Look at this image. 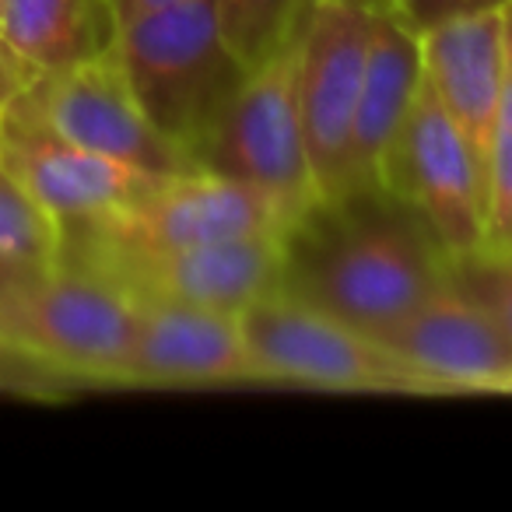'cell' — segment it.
<instances>
[{
  "mask_svg": "<svg viewBox=\"0 0 512 512\" xmlns=\"http://www.w3.org/2000/svg\"><path fill=\"white\" fill-rule=\"evenodd\" d=\"M295 235L281 211L264 197L211 169H190L158 179L123 211L60 228V249L99 253H165L246 235Z\"/></svg>",
  "mask_w": 512,
  "mask_h": 512,
  "instance_id": "277c9868",
  "label": "cell"
},
{
  "mask_svg": "<svg viewBox=\"0 0 512 512\" xmlns=\"http://www.w3.org/2000/svg\"><path fill=\"white\" fill-rule=\"evenodd\" d=\"M113 50L144 116L197 162L246 71L225 46L214 0H179L120 25Z\"/></svg>",
  "mask_w": 512,
  "mask_h": 512,
  "instance_id": "6da1fadb",
  "label": "cell"
},
{
  "mask_svg": "<svg viewBox=\"0 0 512 512\" xmlns=\"http://www.w3.org/2000/svg\"><path fill=\"white\" fill-rule=\"evenodd\" d=\"M306 8L309 0H214V18L225 46L249 74L299 36Z\"/></svg>",
  "mask_w": 512,
  "mask_h": 512,
  "instance_id": "e0dca14e",
  "label": "cell"
},
{
  "mask_svg": "<svg viewBox=\"0 0 512 512\" xmlns=\"http://www.w3.org/2000/svg\"><path fill=\"white\" fill-rule=\"evenodd\" d=\"M425 393H505L512 344L463 281L449 274L376 337Z\"/></svg>",
  "mask_w": 512,
  "mask_h": 512,
  "instance_id": "7c38bea8",
  "label": "cell"
},
{
  "mask_svg": "<svg viewBox=\"0 0 512 512\" xmlns=\"http://www.w3.org/2000/svg\"><path fill=\"white\" fill-rule=\"evenodd\" d=\"M481 4H498V0H400V22H407L414 32H425L460 11L481 8Z\"/></svg>",
  "mask_w": 512,
  "mask_h": 512,
  "instance_id": "44dd1931",
  "label": "cell"
},
{
  "mask_svg": "<svg viewBox=\"0 0 512 512\" xmlns=\"http://www.w3.org/2000/svg\"><path fill=\"white\" fill-rule=\"evenodd\" d=\"M0 162L60 228L123 211L165 179L67 141L29 92L0 109Z\"/></svg>",
  "mask_w": 512,
  "mask_h": 512,
  "instance_id": "8fae6325",
  "label": "cell"
},
{
  "mask_svg": "<svg viewBox=\"0 0 512 512\" xmlns=\"http://www.w3.org/2000/svg\"><path fill=\"white\" fill-rule=\"evenodd\" d=\"M386 193L418 211L449 264L484 246V176L456 123L421 78L386 162Z\"/></svg>",
  "mask_w": 512,
  "mask_h": 512,
  "instance_id": "ba28073f",
  "label": "cell"
},
{
  "mask_svg": "<svg viewBox=\"0 0 512 512\" xmlns=\"http://www.w3.org/2000/svg\"><path fill=\"white\" fill-rule=\"evenodd\" d=\"M60 264L99 274L130 299L242 316L253 302L285 288L292 267V235L264 232L165 253L60 249Z\"/></svg>",
  "mask_w": 512,
  "mask_h": 512,
  "instance_id": "5b68a950",
  "label": "cell"
},
{
  "mask_svg": "<svg viewBox=\"0 0 512 512\" xmlns=\"http://www.w3.org/2000/svg\"><path fill=\"white\" fill-rule=\"evenodd\" d=\"M8 362H29V358H22V355H15V351H8V348H0V372H11L8 369ZM32 365V362H29ZM39 369V365H36Z\"/></svg>",
  "mask_w": 512,
  "mask_h": 512,
  "instance_id": "d4e9b609",
  "label": "cell"
},
{
  "mask_svg": "<svg viewBox=\"0 0 512 512\" xmlns=\"http://www.w3.org/2000/svg\"><path fill=\"white\" fill-rule=\"evenodd\" d=\"M113 4V15H116V29L141 15H151V11H162L169 4H179V0H109Z\"/></svg>",
  "mask_w": 512,
  "mask_h": 512,
  "instance_id": "603a6c76",
  "label": "cell"
},
{
  "mask_svg": "<svg viewBox=\"0 0 512 512\" xmlns=\"http://www.w3.org/2000/svg\"><path fill=\"white\" fill-rule=\"evenodd\" d=\"M453 267L467 271V278H460V281L481 299V306L488 309L491 320L502 327V334L509 337V344H512V249L474 253Z\"/></svg>",
  "mask_w": 512,
  "mask_h": 512,
  "instance_id": "ffe728a7",
  "label": "cell"
},
{
  "mask_svg": "<svg viewBox=\"0 0 512 512\" xmlns=\"http://www.w3.org/2000/svg\"><path fill=\"white\" fill-rule=\"evenodd\" d=\"M50 271H53V267H50ZM39 274H46V271L29 267V264H18V260H11V256L0 253V295L11 292V288H22L25 281L39 278Z\"/></svg>",
  "mask_w": 512,
  "mask_h": 512,
  "instance_id": "cb8c5ba5",
  "label": "cell"
},
{
  "mask_svg": "<svg viewBox=\"0 0 512 512\" xmlns=\"http://www.w3.org/2000/svg\"><path fill=\"white\" fill-rule=\"evenodd\" d=\"M372 8L376 11H390V15H397L400 18V0H369Z\"/></svg>",
  "mask_w": 512,
  "mask_h": 512,
  "instance_id": "484cf974",
  "label": "cell"
},
{
  "mask_svg": "<svg viewBox=\"0 0 512 512\" xmlns=\"http://www.w3.org/2000/svg\"><path fill=\"white\" fill-rule=\"evenodd\" d=\"M134 323L130 295L71 264L0 295V348L85 383H120Z\"/></svg>",
  "mask_w": 512,
  "mask_h": 512,
  "instance_id": "3957f363",
  "label": "cell"
},
{
  "mask_svg": "<svg viewBox=\"0 0 512 512\" xmlns=\"http://www.w3.org/2000/svg\"><path fill=\"white\" fill-rule=\"evenodd\" d=\"M197 165L264 193L295 232L323 211L299 109V36L242 78Z\"/></svg>",
  "mask_w": 512,
  "mask_h": 512,
  "instance_id": "7a4b0ae2",
  "label": "cell"
},
{
  "mask_svg": "<svg viewBox=\"0 0 512 512\" xmlns=\"http://www.w3.org/2000/svg\"><path fill=\"white\" fill-rule=\"evenodd\" d=\"M512 249V0H505V64L495 123L484 158V246L481 253Z\"/></svg>",
  "mask_w": 512,
  "mask_h": 512,
  "instance_id": "ac0fdd59",
  "label": "cell"
},
{
  "mask_svg": "<svg viewBox=\"0 0 512 512\" xmlns=\"http://www.w3.org/2000/svg\"><path fill=\"white\" fill-rule=\"evenodd\" d=\"M0 253L50 271L60 264V225L0 162Z\"/></svg>",
  "mask_w": 512,
  "mask_h": 512,
  "instance_id": "d6986e66",
  "label": "cell"
},
{
  "mask_svg": "<svg viewBox=\"0 0 512 512\" xmlns=\"http://www.w3.org/2000/svg\"><path fill=\"white\" fill-rule=\"evenodd\" d=\"M421 78L456 123L484 176L505 64V0L460 11L418 32Z\"/></svg>",
  "mask_w": 512,
  "mask_h": 512,
  "instance_id": "5bb4252c",
  "label": "cell"
},
{
  "mask_svg": "<svg viewBox=\"0 0 512 512\" xmlns=\"http://www.w3.org/2000/svg\"><path fill=\"white\" fill-rule=\"evenodd\" d=\"M505 393H512V383H509V386H505Z\"/></svg>",
  "mask_w": 512,
  "mask_h": 512,
  "instance_id": "83f0119b",
  "label": "cell"
},
{
  "mask_svg": "<svg viewBox=\"0 0 512 512\" xmlns=\"http://www.w3.org/2000/svg\"><path fill=\"white\" fill-rule=\"evenodd\" d=\"M39 74L43 71H39L36 64H29L8 39L0 36V109H8L18 95L29 92L32 81H36Z\"/></svg>",
  "mask_w": 512,
  "mask_h": 512,
  "instance_id": "7402d4cb",
  "label": "cell"
},
{
  "mask_svg": "<svg viewBox=\"0 0 512 512\" xmlns=\"http://www.w3.org/2000/svg\"><path fill=\"white\" fill-rule=\"evenodd\" d=\"M29 95L67 141L95 155H106L148 176H179L200 169L144 116L113 46L81 64L43 71L32 81Z\"/></svg>",
  "mask_w": 512,
  "mask_h": 512,
  "instance_id": "30bf717a",
  "label": "cell"
},
{
  "mask_svg": "<svg viewBox=\"0 0 512 512\" xmlns=\"http://www.w3.org/2000/svg\"><path fill=\"white\" fill-rule=\"evenodd\" d=\"M372 11L369 0H309L299 25V109L323 207L344 204V155Z\"/></svg>",
  "mask_w": 512,
  "mask_h": 512,
  "instance_id": "9c48e42d",
  "label": "cell"
},
{
  "mask_svg": "<svg viewBox=\"0 0 512 512\" xmlns=\"http://www.w3.org/2000/svg\"><path fill=\"white\" fill-rule=\"evenodd\" d=\"M134 302V341L120 386H225L256 383L239 316L172 302Z\"/></svg>",
  "mask_w": 512,
  "mask_h": 512,
  "instance_id": "4fadbf2b",
  "label": "cell"
},
{
  "mask_svg": "<svg viewBox=\"0 0 512 512\" xmlns=\"http://www.w3.org/2000/svg\"><path fill=\"white\" fill-rule=\"evenodd\" d=\"M8 386H18V383H11L8 372H0V390H8Z\"/></svg>",
  "mask_w": 512,
  "mask_h": 512,
  "instance_id": "4316f807",
  "label": "cell"
},
{
  "mask_svg": "<svg viewBox=\"0 0 512 512\" xmlns=\"http://www.w3.org/2000/svg\"><path fill=\"white\" fill-rule=\"evenodd\" d=\"M0 36L39 71H60L109 50L116 15L109 0H0Z\"/></svg>",
  "mask_w": 512,
  "mask_h": 512,
  "instance_id": "2e32d148",
  "label": "cell"
},
{
  "mask_svg": "<svg viewBox=\"0 0 512 512\" xmlns=\"http://www.w3.org/2000/svg\"><path fill=\"white\" fill-rule=\"evenodd\" d=\"M421 85L418 32L390 11H372L362 88L344 155V200L386 190V162Z\"/></svg>",
  "mask_w": 512,
  "mask_h": 512,
  "instance_id": "9a60e30c",
  "label": "cell"
},
{
  "mask_svg": "<svg viewBox=\"0 0 512 512\" xmlns=\"http://www.w3.org/2000/svg\"><path fill=\"white\" fill-rule=\"evenodd\" d=\"M449 267L432 235L404 221H369L341 235L313 271L295 285L285 281V288L348 327L379 337L404 320Z\"/></svg>",
  "mask_w": 512,
  "mask_h": 512,
  "instance_id": "52a82bcc",
  "label": "cell"
},
{
  "mask_svg": "<svg viewBox=\"0 0 512 512\" xmlns=\"http://www.w3.org/2000/svg\"><path fill=\"white\" fill-rule=\"evenodd\" d=\"M256 383H295L320 390L425 393L421 383L362 330L295 295H264L239 316Z\"/></svg>",
  "mask_w": 512,
  "mask_h": 512,
  "instance_id": "8992f818",
  "label": "cell"
}]
</instances>
